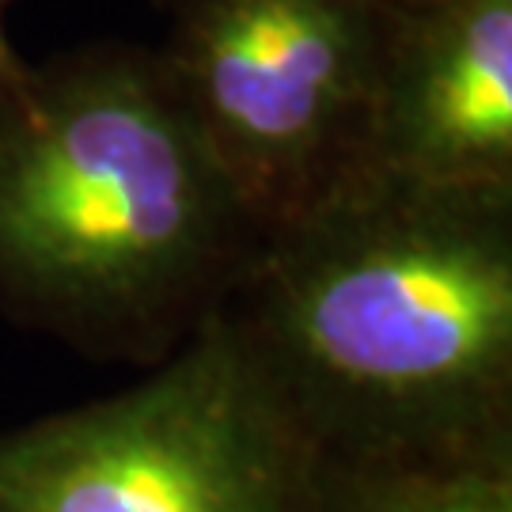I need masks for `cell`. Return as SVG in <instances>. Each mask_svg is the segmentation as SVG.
<instances>
[{
  "label": "cell",
  "instance_id": "4",
  "mask_svg": "<svg viewBox=\"0 0 512 512\" xmlns=\"http://www.w3.org/2000/svg\"><path fill=\"white\" fill-rule=\"evenodd\" d=\"M376 0H175L164 73L262 232L365 164Z\"/></svg>",
  "mask_w": 512,
  "mask_h": 512
},
{
  "label": "cell",
  "instance_id": "5",
  "mask_svg": "<svg viewBox=\"0 0 512 512\" xmlns=\"http://www.w3.org/2000/svg\"><path fill=\"white\" fill-rule=\"evenodd\" d=\"M365 167L512 183V0H440L391 19Z\"/></svg>",
  "mask_w": 512,
  "mask_h": 512
},
{
  "label": "cell",
  "instance_id": "3",
  "mask_svg": "<svg viewBox=\"0 0 512 512\" xmlns=\"http://www.w3.org/2000/svg\"><path fill=\"white\" fill-rule=\"evenodd\" d=\"M319 478L224 308L126 391L0 433V512H315Z\"/></svg>",
  "mask_w": 512,
  "mask_h": 512
},
{
  "label": "cell",
  "instance_id": "8",
  "mask_svg": "<svg viewBox=\"0 0 512 512\" xmlns=\"http://www.w3.org/2000/svg\"><path fill=\"white\" fill-rule=\"evenodd\" d=\"M406 4H414V8H421V4H440V0H406Z\"/></svg>",
  "mask_w": 512,
  "mask_h": 512
},
{
  "label": "cell",
  "instance_id": "2",
  "mask_svg": "<svg viewBox=\"0 0 512 512\" xmlns=\"http://www.w3.org/2000/svg\"><path fill=\"white\" fill-rule=\"evenodd\" d=\"M262 224L160 57L84 50L0 84V311L160 365L213 319Z\"/></svg>",
  "mask_w": 512,
  "mask_h": 512
},
{
  "label": "cell",
  "instance_id": "1",
  "mask_svg": "<svg viewBox=\"0 0 512 512\" xmlns=\"http://www.w3.org/2000/svg\"><path fill=\"white\" fill-rule=\"evenodd\" d=\"M224 311L323 463L512 456V183L353 167Z\"/></svg>",
  "mask_w": 512,
  "mask_h": 512
},
{
  "label": "cell",
  "instance_id": "6",
  "mask_svg": "<svg viewBox=\"0 0 512 512\" xmlns=\"http://www.w3.org/2000/svg\"><path fill=\"white\" fill-rule=\"evenodd\" d=\"M315 512H512V456L323 463Z\"/></svg>",
  "mask_w": 512,
  "mask_h": 512
},
{
  "label": "cell",
  "instance_id": "7",
  "mask_svg": "<svg viewBox=\"0 0 512 512\" xmlns=\"http://www.w3.org/2000/svg\"><path fill=\"white\" fill-rule=\"evenodd\" d=\"M27 69H31V65L16 54L12 38H8V31H4V0H0V84H12V80H19Z\"/></svg>",
  "mask_w": 512,
  "mask_h": 512
}]
</instances>
